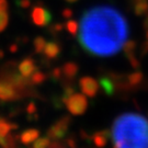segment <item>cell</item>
Instances as JSON below:
<instances>
[{
  "instance_id": "cell-1",
  "label": "cell",
  "mask_w": 148,
  "mask_h": 148,
  "mask_svg": "<svg viewBox=\"0 0 148 148\" xmlns=\"http://www.w3.org/2000/svg\"><path fill=\"white\" fill-rule=\"evenodd\" d=\"M127 36L126 19L113 7H93L81 16L78 41L90 55L98 57L113 56L123 48Z\"/></svg>"
},
{
  "instance_id": "cell-2",
  "label": "cell",
  "mask_w": 148,
  "mask_h": 148,
  "mask_svg": "<svg viewBox=\"0 0 148 148\" xmlns=\"http://www.w3.org/2000/svg\"><path fill=\"white\" fill-rule=\"evenodd\" d=\"M115 147H148V120L136 113H125L115 119L111 131Z\"/></svg>"
},
{
  "instance_id": "cell-3",
  "label": "cell",
  "mask_w": 148,
  "mask_h": 148,
  "mask_svg": "<svg viewBox=\"0 0 148 148\" xmlns=\"http://www.w3.org/2000/svg\"><path fill=\"white\" fill-rule=\"evenodd\" d=\"M66 108L71 115H82L88 109V100L87 95L84 93H76L75 92L68 100L65 102Z\"/></svg>"
},
{
  "instance_id": "cell-4",
  "label": "cell",
  "mask_w": 148,
  "mask_h": 148,
  "mask_svg": "<svg viewBox=\"0 0 148 148\" xmlns=\"http://www.w3.org/2000/svg\"><path fill=\"white\" fill-rule=\"evenodd\" d=\"M70 122H71V120L68 115H65L62 119H59L54 125H52L47 130V136L51 139H54V140L63 139L68 132Z\"/></svg>"
},
{
  "instance_id": "cell-5",
  "label": "cell",
  "mask_w": 148,
  "mask_h": 148,
  "mask_svg": "<svg viewBox=\"0 0 148 148\" xmlns=\"http://www.w3.org/2000/svg\"><path fill=\"white\" fill-rule=\"evenodd\" d=\"M31 20L37 27H46L52 22V13L42 5H36L31 10Z\"/></svg>"
},
{
  "instance_id": "cell-6",
  "label": "cell",
  "mask_w": 148,
  "mask_h": 148,
  "mask_svg": "<svg viewBox=\"0 0 148 148\" xmlns=\"http://www.w3.org/2000/svg\"><path fill=\"white\" fill-rule=\"evenodd\" d=\"M79 87L85 95L89 97V98H95L99 91L100 85L98 84V81L95 78H92L90 76H85V77L80 78Z\"/></svg>"
},
{
  "instance_id": "cell-7",
  "label": "cell",
  "mask_w": 148,
  "mask_h": 148,
  "mask_svg": "<svg viewBox=\"0 0 148 148\" xmlns=\"http://www.w3.org/2000/svg\"><path fill=\"white\" fill-rule=\"evenodd\" d=\"M19 98L18 91L14 89V86L7 81H0V100L11 101Z\"/></svg>"
},
{
  "instance_id": "cell-8",
  "label": "cell",
  "mask_w": 148,
  "mask_h": 148,
  "mask_svg": "<svg viewBox=\"0 0 148 148\" xmlns=\"http://www.w3.org/2000/svg\"><path fill=\"white\" fill-rule=\"evenodd\" d=\"M123 49H124V54L127 57L128 62L131 64L134 69H138L139 68V60L136 57V43L134 41H128V42H125L124 46H123Z\"/></svg>"
},
{
  "instance_id": "cell-9",
  "label": "cell",
  "mask_w": 148,
  "mask_h": 148,
  "mask_svg": "<svg viewBox=\"0 0 148 148\" xmlns=\"http://www.w3.org/2000/svg\"><path fill=\"white\" fill-rule=\"evenodd\" d=\"M37 68L35 66V62L32 58L27 57V58L23 59L21 64L19 65V71L21 73L22 76L30 78L32 75L34 74V71H36Z\"/></svg>"
},
{
  "instance_id": "cell-10",
  "label": "cell",
  "mask_w": 148,
  "mask_h": 148,
  "mask_svg": "<svg viewBox=\"0 0 148 148\" xmlns=\"http://www.w3.org/2000/svg\"><path fill=\"white\" fill-rule=\"evenodd\" d=\"M110 138H111V132L109 130L98 131L91 136V139H92L93 144L98 147H104Z\"/></svg>"
},
{
  "instance_id": "cell-11",
  "label": "cell",
  "mask_w": 148,
  "mask_h": 148,
  "mask_svg": "<svg viewBox=\"0 0 148 148\" xmlns=\"http://www.w3.org/2000/svg\"><path fill=\"white\" fill-rule=\"evenodd\" d=\"M60 51H62V47L57 42H47L46 45H45V48H44V55L45 57L49 60H53V59H56L59 56L60 54Z\"/></svg>"
},
{
  "instance_id": "cell-12",
  "label": "cell",
  "mask_w": 148,
  "mask_h": 148,
  "mask_svg": "<svg viewBox=\"0 0 148 148\" xmlns=\"http://www.w3.org/2000/svg\"><path fill=\"white\" fill-rule=\"evenodd\" d=\"M62 73L65 79L67 81H71L74 78H76V76L79 73V66L76 63L68 62L62 67Z\"/></svg>"
},
{
  "instance_id": "cell-13",
  "label": "cell",
  "mask_w": 148,
  "mask_h": 148,
  "mask_svg": "<svg viewBox=\"0 0 148 148\" xmlns=\"http://www.w3.org/2000/svg\"><path fill=\"white\" fill-rule=\"evenodd\" d=\"M99 84L100 87L102 88V90L104 91V93L106 95H113L116 91V86L114 80L112 79V77L109 76H102L99 80Z\"/></svg>"
},
{
  "instance_id": "cell-14",
  "label": "cell",
  "mask_w": 148,
  "mask_h": 148,
  "mask_svg": "<svg viewBox=\"0 0 148 148\" xmlns=\"http://www.w3.org/2000/svg\"><path fill=\"white\" fill-rule=\"evenodd\" d=\"M9 23V5L7 0H0V32H2Z\"/></svg>"
},
{
  "instance_id": "cell-15",
  "label": "cell",
  "mask_w": 148,
  "mask_h": 148,
  "mask_svg": "<svg viewBox=\"0 0 148 148\" xmlns=\"http://www.w3.org/2000/svg\"><path fill=\"white\" fill-rule=\"evenodd\" d=\"M40 136V131L36 128H30L25 130L20 134V142L23 145H30L33 144Z\"/></svg>"
},
{
  "instance_id": "cell-16",
  "label": "cell",
  "mask_w": 148,
  "mask_h": 148,
  "mask_svg": "<svg viewBox=\"0 0 148 148\" xmlns=\"http://www.w3.org/2000/svg\"><path fill=\"white\" fill-rule=\"evenodd\" d=\"M34 49H35V53L41 54L44 52V48H45V45H46V40L43 36H37L35 40H34Z\"/></svg>"
},
{
  "instance_id": "cell-17",
  "label": "cell",
  "mask_w": 148,
  "mask_h": 148,
  "mask_svg": "<svg viewBox=\"0 0 148 148\" xmlns=\"http://www.w3.org/2000/svg\"><path fill=\"white\" fill-rule=\"evenodd\" d=\"M45 80H46V75L43 74L42 71H40V70L34 71V74L31 76L32 85H41Z\"/></svg>"
},
{
  "instance_id": "cell-18",
  "label": "cell",
  "mask_w": 148,
  "mask_h": 148,
  "mask_svg": "<svg viewBox=\"0 0 148 148\" xmlns=\"http://www.w3.org/2000/svg\"><path fill=\"white\" fill-rule=\"evenodd\" d=\"M65 29L71 34V35H76L78 31H79V24L78 22L75 20H68L65 24Z\"/></svg>"
},
{
  "instance_id": "cell-19",
  "label": "cell",
  "mask_w": 148,
  "mask_h": 148,
  "mask_svg": "<svg viewBox=\"0 0 148 148\" xmlns=\"http://www.w3.org/2000/svg\"><path fill=\"white\" fill-rule=\"evenodd\" d=\"M12 131L11 122H7L3 119H0V136H5Z\"/></svg>"
},
{
  "instance_id": "cell-20",
  "label": "cell",
  "mask_w": 148,
  "mask_h": 148,
  "mask_svg": "<svg viewBox=\"0 0 148 148\" xmlns=\"http://www.w3.org/2000/svg\"><path fill=\"white\" fill-rule=\"evenodd\" d=\"M51 144V138L48 137H41L37 138L36 140L33 143V148H45L49 146Z\"/></svg>"
},
{
  "instance_id": "cell-21",
  "label": "cell",
  "mask_w": 148,
  "mask_h": 148,
  "mask_svg": "<svg viewBox=\"0 0 148 148\" xmlns=\"http://www.w3.org/2000/svg\"><path fill=\"white\" fill-rule=\"evenodd\" d=\"M75 93V88L73 86H66L65 88H64V92L63 95H62V101H63V103H65L66 101L68 100L69 97H71V95Z\"/></svg>"
},
{
  "instance_id": "cell-22",
  "label": "cell",
  "mask_w": 148,
  "mask_h": 148,
  "mask_svg": "<svg viewBox=\"0 0 148 148\" xmlns=\"http://www.w3.org/2000/svg\"><path fill=\"white\" fill-rule=\"evenodd\" d=\"M52 78L54 80H60L63 78V73H62V68H55L52 71Z\"/></svg>"
},
{
  "instance_id": "cell-23",
  "label": "cell",
  "mask_w": 148,
  "mask_h": 148,
  "mask_svg": "<svg viewBox=\"0 0 148 148\" xmlns=\"http://www.w3.org/2000/svg\"><path fill=\"white\" fill-rule=\"evenodd\" d=\"M63 27H64V24L56 23V24H54V25H51V27H49V32L53 33V34H56V33H58V32L62 31Z\"/></svg>"
},
{
  "instance_id": "cell-24",
  "label": "cell",
  "mask_w": 148,
  "mask_h": 148,
  "mask_svg": "<svg viewBox=\"0 0 148 148\" xmlns=\"http://www.w3.org/2000/svg\"><path fill=\"white\" fill-rule=\"evenodd\" d=\"M16 3L20 8L23 9H27L31 5V0H16Z\"/></svg>"
},
{
  "instance_id": "cell-25",
  "label": "cell",
  "mask_w": 148,
  "mask_h": 148,
  "mask_svg": "<svg viewBox=\"0 0 148 148\" xmlns=\"http://www.w3.org/2000/svg\"><path fill=\"white\" fill-rule=\"evenodd\" d=\"M27 113L29 115H32V114H35L36 113V106H35L34 102L29 103V106H27Z\"/></svg>"
},
{
  "instance_id": "cell-26",
  "label": "cell",
  "mask_w": 148,
  "mask_h": 148,
  "mask_svg": "<svg viewBox=\"0 0 148 148\" xmlns=\"http://www.w3.org/2000/svg\"><path fill=\"white\" fill-rule=\"evenodd\" d=\"M63 16L65 18V19H70V18L73 16V11L70 10L69 8L65 9V10L63 11Z\"/></svg>"
},
{
  "instance_id": "cell-27",
  "label": "cell",
  "mask_w": 148,
  "mask_h": 148,
  "mask_svg": "<svg viewBox=\"0 0 148 148\" xmlns=\"http://www.w3.org/2000/svg\"><path fill=\"white\" fill-rule=\"evenodd\" d=\"M18 48H19L18 44H16V43H13V44H11V45H10V47H9V51H10L11 53H16V51H18Z\"/></svg>"
},
{
  "instance_id": "cell-28",
  "label": "cell",
  "mask_w": 148,
  "mask_h": 148,
  "mask_svg": "<svg viewBox=\"0 0 148 148\" xmlns=\"http://www.w3.org/2000/svg\"><path fill=\"white\" fill-rule=\"evenodd\" d=\"M3 57H5V52L2 49H0V59L3 58Z\"/></svg>"
},
{
  "instance_id": "cell-29",
  "label": "cell",
  "mask_w": 148,
  "mask_h": 148,
  "mask_svg": "<svg viewBox=\"0 0 148 148\" xmlns=\"http://www.w3.org/2000/svg\"><path fill=\"white\" fill-rule=\"evenodd\" d=\"M65 1H67V2H69V3H74V2H77L78 0H65Z\"/></svg>"
},
{
  "instance_id": "cell-30",
  "label": "cell",
  "mask_w": 148,
  "mask_h": 148,
  "mask_svg": "<svg viewBox=\"0 0 148 148\" xmlns=\"http://www.w3.org/2000/svg\"><path fill=\"white\" fill-rule=\"evenodd\" d=\"M145 27L148 30V16H147V19H146V21H145Z\"/></svg>"
},
{
  "instance_id": "cell-31",
  "label": "cell",
  "mask_w": 148,
  "mask_h": 148,
  "mask_svg": "<svg viewBox=\"0 0 148 148\" xmlns=\"http://www.w3.org/2000/svg\"><path fill=\"white\" fill-rule=\"evenodd\" d=\"M146 38H147V42H146V44H147V46H148V30H147V33H146Z\"/></svg>"
},
{
  "instance_id": "cell-32",
  "label": "cell",
  "mask_w": 148,
  "mask_h": 148,
  "mask_svg": "<svg viewBox=\"0 0 148 148\" xmlns=\"http://www.w3.org/2000/svg\"><path fill=\"white\" fill-rule=\"evenodd\" d=\"M0 119H1V117H0Z\"/></svg>"
}]
</instances>
